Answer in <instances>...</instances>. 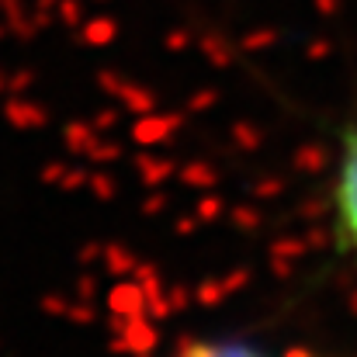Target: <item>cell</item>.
<instances>
[{
	"label": "cell",
	"instance_id": "6da1fadb",
	"mask_svg": "<svg viewBox=\"0 0 357 357\" xmlns=\"http://www.w3.org/2000/svg\"><path fill=\"white\" fill-rule=\"evenodd\" d=\"M333 215H337V236L344 250L357 260V121L344 135V149L337 160L333 177Z\"/></svg>",
	"mask_w": 357,
	"mask_h": 357
},
{
	"label": "cell",
	"instance_id": "7a4b0ae2",
	"mask_svg": "<svg viewBox=\"0 0 357 357\" xmlns=\"http://www.w3.org/2000/svg\"><path fill=\"white\" fill-rule=\"evenodd\" d=\"M170 357H326L309 347H284L281 354H267L246 340H219V337H195L184 340Z\"/></svg>",
	"mask_w": 357,
	"mask_h": 357
}]
</instances>
